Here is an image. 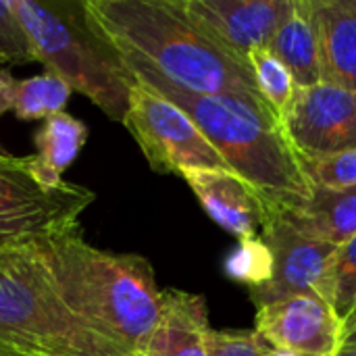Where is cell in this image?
Here are the masks:
<instances>
[{"label": "cell", "mask_w": 356, "mask_h": 356, "mask_svg": "<svg viewBox=\"0 0 356 356\" xmlns=\"http://www.w3.org/2000/svg\"><path fill=\"white\" fill-rule=\"evenodd\" d=\"M123 56V54H121ZM134 77L177 104L223 156L265 200L269 213L298 211L311 198L300 156L275 113L257 96L192 94L165 81L146 65L123 56Z\"/></svg>", "instance_id": "cell-1"}, {"label": "cell", "mask_w": 356, "mask_h": 356, "mask_svg": "<svg viewBox=\"0 0 356 356\" xmlns=\"http://www.w3.org/2000/svg\"><path fill=\"white\" fill-rule=\"evenodd\" d=\"M86 8L123 56L175 88L261 98L248 60L213 42L186 15L181 0H86Z\"/></svg>", "instance_id": "cell-2"}, {"label": "cell", "mask_w": 356, "mask_h": 356, "mask_svg": "<svg viewBox=\"0 0 356 356\" xmlns=\"http://www.w3.org/2000/svg\"><path fill=\"white\" fill-rule=\"evenodd\" d=\"M65 307L127 356L142 355L161 313L148 259L92 246L81 227L40 242Z\"/></svg>", "instance_id": "cell-3"}, {"label": "cell", "mask_w": 356, "mask_h": 356, "mask_svg": "<svg viewBox=\"0 0 356 356\" xmlns=\"http://www.w3.org/2000/svg\"><path fill=\"white\" fill-rule=\"evenodd\" d=\"M13 4L31 40L35 60L108 119L123 123L138 79L94 23L86 0H13Z\"/></svg>", "instance_id": "cell-4"}, {"label": "cell", "mask_w": 356, "mask_h": 356, "mask_svg": "<svg viewBox=\"0 0 356 356\" xmlns=\"http://www.w3.org/2000/svg\"><path fill=\"white\" fill-rule=\"evenodd\" d=\"M0 356H127L60 300L40 242L0 250Z\"/></svg>", "instance_id": "cell-5"}, {"label": "cell", "mask_w": 356, "mask_h": 356, "mask_svg": "<svg viewBox=\"0 0 356 356\" xmlns=\"http://www.w3.org/2000/svg\"><path fill=\"white\" fill-rule=\"evenodd\" d=\"M96 200L94 192L63 181L44 186L29 156L0 152V250L56 238L79 227V215Z\"/></svg>", "instance_id": "cell-6"}, {"label": "cell", "mask_w": 356, "mask_h": 356, "mask_svg": "<svg viewBox=\"0 0 356 356\" xmlns=\"http://www.w3.org/2000/svg\"><path fill=\"white\" fill-rule=\"evenodd\" d=\"M123 125L156 173L181 177L186 171L229 169L196 123L177 104L142 81H136L129 92Z\"/></svg>", "instance_id": "cell-7"}, {"label": "cell", "mask_w": 356, "mask_h": 356, "mask_svg": "<svg viewBox=\"0 0 356 356\" xmlns=\"http://www.w3.org/2000/svg\"><path fill=\"white\" fill-rule=\"evenodd\" d=\"M261 238L273 254V277L267 286L248 292L257 309L300 294L319 296L332 305V265L338 252L336 246L300 234L277 213H271Z\"/></svg>", "instance_id": "cell-8"}, {"label": "cell", "mask_w": 356, "mask_h": 356, "mask_svg": "<svg viewBox=\"0 0 356 356\" xmlns=\"http://www.w3.org/2000/svg\"><path fill=\"white\" fill-rule=\"evenodd\" d=\"M280 123L300 159L356 150V92L327 81L298 88Z\"/></svg>", "instance_id": "cell-9"}, {"label": "cell", "mask_w": 356, "mask_h": 356, "mask_svg": "<svg viewBox=\"0 0 356 356\" xmlns=\"http://www.w3.org/2000/svg\"><path fill=\"white\" fill-rule=\"evenodd\" d=\"M254 332L275 350L292 356H338L344 323L319 296H290L257 309Z\"/></svg>", "instance_id": "cell-10"}, {"label": "cell", "mask_w": 356, "mask_h": 356, "mask_svg": "<svg viewBox=\"0 0 356 356\" xmlns=\"http://www.w3.org/2000/svg\"><path fill=\"white\" fill-rule=\"evenodd\" d=\"M292 0H181L186 15L219 46L246 58L265 48Z\"/></svg>", "instance_id": "cell-11"}, {"label": "cell", "mask_w": 356, "mask_h": 356, "mask_svg": "<svg viewBox=\"0 0 356 356\" xmlns=\"http://www.w3.org/2000/svg\"><path fill=\"white\" fill-rule=\"evenodd\" d=\"M184 181L204 213L227 234L242 240L259 238L271 213L259 192L229 169L186 171Z\"/></svg>", "instance_id": "cell-12"}, {"label": "cell", "mask_w": 356, "mask_h": 356, "mask_svg": "<svg viewBox=\"0 0 356 356\" xmlns=\"http://www.w3.org/2000/svg\"><path fill=\"white\" fill-rule=\"evenodd\" d=\"M209 309L200 294L161 290V313L140 356H211Z\"/></svg>", "instance_id": "cell-13"}, {"label": "cell", "mask_w": 356, "mask_h": 356, "mask_svg": "<svg viewBox=\"0 0 356 356\" xmlns=\"http://www.w3.org/2000/svg\"><path fill=\"white\" fill-rule=\"evenodd\" d=\"M267 48L288 67L298 88L321 83L323 65L315 0H292L288 15L271 35Z\"/></svg>", "instance_id": "cell-14"}, {"label": "cell", "mask_w": 356, "mask_h": 356, "mask_svg": "<svg viewBox=\"0 0 356 356\" xmlns=\"http://www.w3.org/2000/svg\"><path fill=\"white\" fill-rule=\"evenodd\" d=\"M323 81L356 92V0H315Z\"/></svg>", "instance_id": "cell-15"}, {"label": "cell", "mask_w": 356, "mask_h": 356, "mask_svg": "<svg viewBox=\"0 0 356 356\" xmlns=\"http://www.w3.org/2000/svg\"><path fill=\"white\" fill-rule=\"evenodd\" d=\"M277 215H282L300 234L340 248L356 236V186H313L311 198L302 209Z\"/></svg>", "instance_id": "cell-16"}, {"label": "cell", "mask_w": 356, "mask_h": 356, "mask_svg": "<svg viewBox=\"0 0 356 356\" xmlns=\"http://www.w3.org/2000/svg\"><path fill=\"white\" fill-rule=\"evenodd\" d=\"M88 140V127L67 111L42 121L33 142L35 154L29 156L33 175L48 188H58L65 179V169L77 159Z\"/></svg>", "instance_id": "cell-17"}, {"label": "cell", "mask_w": 356, "mask_h": 356, "mask_svg": "<svg viewBox=\"0 0 356 356\" xmlns=\"http://www.w3.org/2000/svg\"><path fill=\"white\" fill-rule=\"evenodd\" d=\"M71 94L73 90L48 71L15 79L6 69H0V117L10 111L21 121H44L63 113Z\"/></svg>", "instance_id": "cell-18"}, {"label": "cell", "mask_w": 356, "mask_h": 356, "mask_svg": "<svg viewBox=\"0 0 356 356\" xmlns=\"http://www.w3.org/2000/svg\"><path fill=\"white\" fill-rule=\"evenodd\" d=\"M246 60H248L250 73L254 77L259 96L275 113V117L282 119L288 113V108L296 96V90H298L294 75L267 46L252 50L246 56Z\"/></svg>", "instance_id": "cell-19"}, {"label": "cell", "mask_w": 356, "mask_h": 356, "mask_svg": "<svg viewBox=\"0 0 356 356\" xmlns=\"http://www.w3.org/2000/svg\"><path fill=\"white\" fill-rule=\"evenodd\" d=\"M225 271L234 282H240L250 290L263 288L273 277V254L267 242L259 238L238 242L236 250L225 261Z\"/></svg>", "instance_id": "cell-20"}, {"label": "cell", "mask_w": 356, "mask_h": 356, "mask_svg": "<svg viewBox=\"0 0 356 356\" xmlns=\"http://www.w3.org/2000/svg\"><path fill=\"white\" fill-rule=\"evenodd\" d=\"M332 307L346 323L356 309V236L338 248L332 265Z\"/></svg>", "instance_id": "cell-21"}, {"label": "cell", "mask_w": 356, "mask_h": 356, "mask_svg": "<svg viewBox=\"0 0 356 356\" xmlns=\"http://www.w3.org/2000/svg\"><path fill=\"white\" fill-rule=\"evenodd\" d=\"M0 60L10 65L38 63L13 0H0Z\"/></svg>", "instance_id": "cell-22"}, {"label": "cell", "mask_w": 356, "mask_h": 356, "mask_svg": "<svg viewBox=\"0 0 356 356\" xmlns=\"http://www.w3.org/2000/svg\"><path fill=\"white\" fill-rule=\"evenodd\" d=\"M302 171L311 186L353 188L356 186V150L327 159H300Z\"/></svg>", "instance_id": "cell-23"}, {"label": "cell", "mask_w": 356, "mask_h": 356, "mask_svg": "<svg viewBox=\"0 0 356 356\" xmlns=\"http://www.w3.org/2000/svg\"><path fill=\"white\" fill-rule=\"evenodd\" d=\"M271 346L252 330H211V356H269Z\"/></svg>", "instance_id": "cell-24"}, {"label": "cell", "mask_w": 356, "mask_h": 356, "mask_svg": "<svg viewBox=\"0 0 356 356\" xmlns=\"http://www.w3.org/2000/svg\"><path fill=\"white\" fill-rule=\"evenodd\" d=\"M355 327H356V309H355V313L350 315V319H348V321L344 323V336H346L348 332H353Z\"/></svg>", "instance_id": "cell-25"}, {"label": "cell", "mask_w": 356, "mask_h": 356, "mask_svg": "<svg viewBox=\"0 0 356 356\" xmlns=\"http://www.w3.org/2000/svg\"><path fill=\"white\" fill-rule=\"evenodd\" d=\"M338 356H356V346H348V344H342Z\"/></svg>", "instance_id": "cell-26"}, {"label": "cell", "mask_w": 356, "mask_h": 356, "mask_svg": "<svg viewBox=\"0 0 356 356\" xmlns=\"http://www.w3.org/2000/svg\"><path fill=\"white\" fill-rule=\"evenodd\" d=\"M342 344H348V346H356V327L353 332H348L346 336H344V342Z\"/></svg>", "instance_id": "cell-27"}, {"label": "cell", "mask_w": 356, "mask_h": 356, "mask_svg": "<svg viewBox=\"0 0 356 356\" xmlns=\"http://www.w3.org/2000/svg\"><path fill=\"white\" fill-rule=\"evenodd\" d=\"M269 356H292V355H288V353H282V350H275V348H271Z\"/></svg>", "instance_id": "cell-28"}, {"label": "cell", "mask_w": 356, "mask_h": 356, "mask_svg": "<svg viewBox=\"0 0 356 356\" xmlns=\"http://www.w3.org/2000/svg\"><path fill=\"white\" fill-rule=\"evenodd\" d=\"M131 356H140V355H131Z\"/></svg>", "instance_id": "cell-29"}]
</instances>
